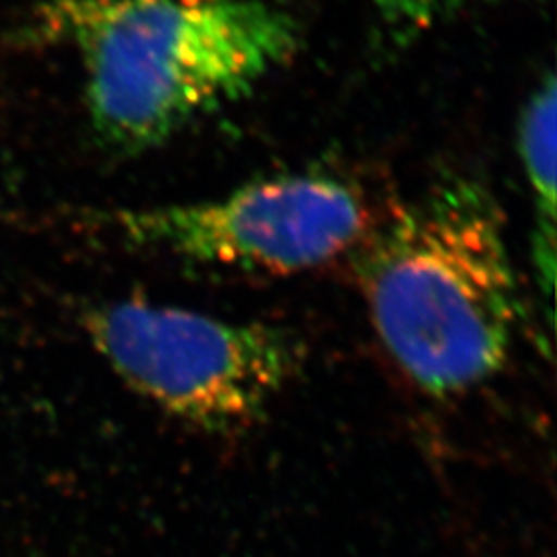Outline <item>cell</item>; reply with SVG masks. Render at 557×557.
Returning a JSON list of instances; mask_svg holds the SVG:
<instances>
[{
  "label": "cell",
  "instance_id": "obj_4",
  "mask_svg": "<svg viewBox=\"0 0 557 557\" xmlns=\"http://www.w3.org/2000/svg\"><path fill=\"white\" fill-rule=\"evenodd\" d=\"M376 221L363 193L324 172L257 180L218 199L120 211L133 246L195 264L298 273L351 252Z\"/></svg>",
  "mask_w": 557,
  "mask_h": 557
},
{
  "label": "cell",
  "instance_id": "obj_3",
  "mask_svg": "<svg viewBox=\"0 0 557 557\" xmlns=\"http://www.w3.org/2000/svg\"><path fill=\"white\" fill-rule=\"evenodd\" d=\"M83 329L128 388L215 434L260 419L306 358L304 343L287 329L145 299L91 306Z\"/></svg>",
  "mask_w": 557,
  "mask_h": 557
},
{
  "label": "cell",
  "instance_id": "obj_6",
  "mask_svg": "<svg viewBox=\"0 0 557 557\" xmlns=\"http://www.w3.org/2000/svg\"><path fill=\"white\" fill-rule=\"evenodd\" d=\"M382 32L395 41L407 44L430 34L462 13L515 0H368Z\"/></svg>",
  "mask_w": 557,
  "mask_h": 557
},
{
  "label": "cell",
  "instance_id": "obj_1",
  "mask_svg": "<svg viewBox=\"0 0 557 557\" xmlns=\"http://www.w3.org/2000/svg\"><path fill=\"white\" fill-rule=\"evenodd\" d=\"M40 29L77 50L91 126L119 153L244 100L301 41L273 0H46Z\"/></svg>",
  "mask_w": 557,
  "mask_h": 557
},
{
  "label": "cell",
  "instance_id": "obj_2",
  "mask_svg": "<svg viewBox=\"0 0 557 557\" xmlns=\"http://www.w3.org/2000/svg\"><path fill=\"white\" fill-rule=\"evenodd\" d=\"M356 250L380 341L425 395L458 397L502 372L522 304L504 215L483 184L440 180Z\"/></svg>",
  "mask_w": 557,
  "mask_h": 557
},
{
  "label": "cell",
  "instance_id": "obj_5",
  "mask_svg": "<svg viewBox=\"0 0 557 557\" xmlns=\"http://www.w3.org/2000/svg\"><path fill=\"white\" fill-rule=\"evenodd\" d=\"M556 77L547 75L524 103L518 120L517 143L518 158L535 202L533 262L539 292L545 296L549 314L556 283Z\"/></svg>",
  "mask_w": 557,
  "mask_h": 557
}]
</instances>
